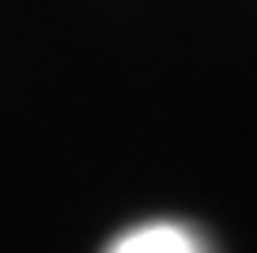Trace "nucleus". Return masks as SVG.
Returning a JSON list of instances; mask_svg holds the SVG:
<instances>
[{"instance_id":"obj_1","label":"nucleus","mask_w":257,"mask_h":253,"mask_svg":"<svg viewBox=\"0 0 257 253\" xmlns=\"http://www.w3.org/2000/svg\"><path fill=\"white\" fill-rule=\"evenodd\" d=\"M110 253H201V245L189 230L174 227V223H148V227L121 234L110 245Z\"/></svg>"}]
</instances>
